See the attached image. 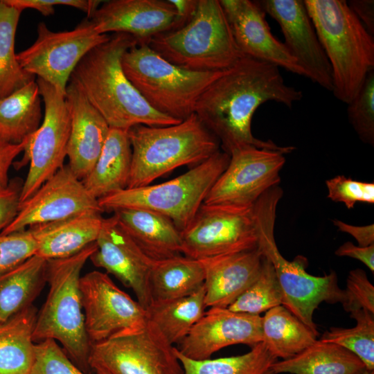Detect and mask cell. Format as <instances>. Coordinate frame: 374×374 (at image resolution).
Wrapping results in <instances>:
<instances>
[{
	"label": "cell",
	"mask_w": 374,
	"mask_h": 374,
	"mask_svg": "<svg viewBox=\"0 0 374 374\" xmlns=\"http://www.w3.org/2000/svg\"><path fill=\"white\" fill-rule=\"evenodd\" d=\"M348 118L361 141L374 145V69L371 71L361 89L348 104Z\"/></svg>",
	"instance_id": "38"
},
{
	"label": "cell",
	"mask_w": 374,
	"mask_h": 374,
	"mask_svg": "<svg viewBox=\"0 0 374 374\" xmlns=\"http://www.w3.org/2000/svg\"><path fill=\"white\" fill-rule=\"evenodd\" d=\"M175 348L148 319L137 330L91 344L89 364L112 374H184Z\"/></svg>",
	"instance_id": "12"
},
{
	"label": "cell",
	"mask_w": 374,
	"mask_h": 374,
	"mask_svg": "<svg viewBox=\"0 0 374 374\" xmlns=\"http://www.w3.org/2000/svg\"><path fill=\"white\" fill-rule=\"evenodd\" d=\"M347 3L370 35L374 36V1L350 0Z\"/></svg>",
	"instance_id": "48"
},
{
	"label": "cell",
	"mask_w": 374,
	"mask_h": 374,
	"mask_svg": "<svg viewBox=\"0 0 374 374\" xmlns=\"http://www.w3.org/2000/svg\"><path fill=\"white\" fill-rule=\"evenodd\" d=\"M39 93L44 105L42 123L30 138L18 168L29 164L21 192V204L64 164L70 132V116L65 96L53 85L37 78Z\"/></svg>",
	"instance_id": "13"
},
{
	"label": "cell",
	"mask_w": 374,
	"mask_h": 374,
	"mask_svg": "<svg viewBox=\"0 0 374 374\" xmlns=\"http://www.w3.org/2000/svg\"><path fill=\"white\" fill-rule=\"evenodd\" d=\"M37 33L34 43L17 53L18 62L25 71L53 85L64 96L79 62L110 37L107 34L98 33L88 18L73 30L57 32L41 22Z\"/></svg>",
	"instance_id": "11"
},
{
	"label": "cell",
	"mask_w": 374,
	"mask_h": 374,
	"mask_svg": "<svg viewBox=\"0 0 374 374\" xmlns=\"http://www.w3.org/2000/svg\"><path fill=\"white\" fill-rule=\"evenodd\" d=\"M357 323L349 328L331 327L320 341L338 344L355 354L366 370L374 371V314L362 309L350 313Z\"/></svg>",
	"instance_id": "36"
},
{
	"label": "cell",
	"mask_w": 374,
	"mask_h": 374,
	"mask_svg": "<svg viewBox=\"0 0 374 374\" xmlns=\"http://www.w3.org/2000/svg\"><path fill=\"white\" fill-rule=\"evenodd\" d=\"M137 41L127 33H114L89 51L70 80L82 91L110 128L127 131L137 125L162 127L181 121L152 109L123 70V54Z\"/></svg>",
	"instance_id": "2"
},
{
	"label": "cell",
	"mask_w": 374,
	"mask_h": 374,
	"mask_svg": "<svg viewBox=\"0 0 374 374\" xmlns=\"http://www.w3.org/2000/svg\"><path fill=\"white\" fill-rule=\"evenodd\" d=\"M262 341V317L211 308L178 344L179 352L194 359L211 358L217 351L235 344L251 348Z\"/></svg>",
	"instance_id": "19"
},
{
	"label": "cell",
	"mask_w": 374,
	"mask_h": 374,
	"mask_svg": "<svg viewBox=\"0 0 374 374\" xmlns=\"http://www.w3.org/2000/svg\"><path fill=\"white\" fill-rule=\"evenodd\" d=\"M302 97L300 90L285 82L278 66L244 55L205 89L194 114L229 154L243 146L285 154L292 152L294 147L256 138L251 132L252 117L259 106L268 101L291 108Z\"/></svg>",
	"instance_id": "1"
},
{
	"label": "cell",
	"mask_w": 374,
	"mask_h": 374,
	"mask_svg": "<svg viewBox=\"0 0 374 374\" xmlns=\"http://www.w3.org/2000/svg\"><path fill=\"white\" fill-rule=\"evenodd\" d=\"M113 213L151 260L157 261L181 254L180 231L167 217L142 208H121Z\"/></svg>",
	"instance_id": "25"
},
{
	"label": "cell",
	"mask_w": 374,
	"mask_h": 374,
	"mask_svg": "<svg viewBox=\"0 0 374 374\" xmlns=\"http://www.w3.org/2000/svg\"><path fill=\"white\" fill-rule=\"evenodd\" d=\"M91 368L94 371L96 374H112L105 368L100 366H92Z\"/></svg>",
	"instance_id": "50"
},
{
	"label": "cell",
	"mask_w": 374,
	"mask_h": 374,
	"mask_svg": "<svg viewBox=\"0 0 374 374\" xmlns=\"http://www.w3.org/2000/svg\"><path fill=\"white\" fill-rule=\"evenodd\" d=\"M4 1L19 10L34 9L44 16H49L55 12L56 6L73 7L87 14L90 17L100 6L101 1L95 0H4Z\"/></svg>",
	"instance_id": "43"
},
{
	"label": "cell",
	"mask_w": 374,
	"mask_h": 374,
	"mask_svg": "<svg viewBox=\"0 0 374 374\" xmlns=\"http://www.w3.org/2000/svg\"><path fill=\"white\" fill-rule=\"evenodd\" d=\"M230 155L220 150L169 181L125 188L98 199L104 211L142 208L169 218L179 231L191 223L211 188L226 169Z\"/></svg>",
	"instance_id": "9"
},
{
	"label": "cell",
	"mask_w": 374,
	"mask_h": 374,
	"mask_svg": "<svg viewBox=\"0 0 374 374\" xmlns=\"http://www.w3.org/2000/svg\"><path fill=\"white\" fill-rule=\"evenodd\" d=\"M204 269L199 260L181 254L154 261L150 288L152 301L188 296L203 286Z\"/></svg>",
	"instance_id": "31"
},
{
	"label": "cell",
	"mask_w": 374,
	"mask_h": 374,
	"mask_svg": "<svg viewBox=\"0 0 374 374\" xmlns=\"http://www.w3.org/2000/svg\"><path fill=\"white\" fill-rule=\"evenodd\" d=\"M42 97L35 80L0 98V139L19 144L29 139L40 126Z\"/></svg>",
	"instance_id": "30"
},
{
	"label": "cell",
	"mask_w": 374,
	"mask_h": 374,
	"mask_svg": "<svg viewBox=\"0 0 374 374\" xmlns=\"http://www.w3.org/2000/svg\"><path fill=\"white\" fill-rule=\"evenodd\" d=\"M37 312L32 305L0 321V374H31L36 356L33 332Z\"/></svg>",
	"instance_id": "27"
},
{
	"label": "cell",
	"mask_w": 374,
	"mask_h": 374,
	"mask_svg": "<svg viewBox=\"0 0 374 374\" xmlns=\"http://www.w3.org/2000/svg\"><path fill=\"white\" fill-rule=\"evenodd\" d=\"M36 243L26 229L10 233H0V274L35 255Z\"/></svg>",
	"instance_id": "40"
},
{
	"label": "cell",
	"mask_w": 374,
	"mask_h": 374,
	"mask_svg": "<svg viewBox=\"0 0 374 374\" xmlns=\"http://www.w3.org/2000/svg\"><path fill=\"white\" fill-rule=\"evenodd\" d=\"M332 69L335 98L347 105L374 69V39L344 0H305Z\"/></svg>",
	"instance_id": "3"
},
{
	"label": "cell",
	"mask_w": 374,
	"mask_h": 374,
	"mask_svg": "<svg viewBox=\"0 0 374 374\" xmlns=\"http://www.w3.org/2000/svg\"><path fill=\"white\" fill-rule=\"evenodd\" d=\"M127 134L132 148L128 188L150 185L179 167L195 166L220 147L219 140L195 114L172 125H134Z\"/></svg>",
	"instance_id": "5"
},
{
	"label": "cell",
	"mask_w": 374,
	"mask_h": 374,
	"mask_svg": "<svg viewBox=\"0 0 374 374\" xmlns=\"http://www.w3.org/2000/svg\"><path fill=\"white\" fill-rule=\"evenodd\" d=\"M47 260L34 255L0 274V321L33 305L46 280Z\"/></svg>",
	"instance_id": "29"
},
{
	"label": "cell",
	"mask_w": 374,
	"mask_h": 374,
	"mask_svg": "<svg viewBox=\"0 0 374 374\" xmlns=\"http://www.w3.org/2000/svg\"><path fill=\"white\" fill-rule=\"evenodd\" d=\"M274 374H362L364 363L346 348L316 340L298 355L271 366Z\"/></svg>",
	"instance_id": "28"
},
{
	"label": "cell",
	"mask_w": 374,
	"mask_h": 374,
	"mask_svg": "<svg viewBox=\"0 0 374 374\" xmlns=\"http://www.w3.org/2000/svg\"><path fill=\"white\" fill-rule=\"evenodd\" d=\"M31 374H85L54 340L36 343V356Z\"/></svg>",
	"instance_id": "39"
},
{
	"label": "cell",
	"mask_w": 374,
	"mask_h": 374,
	"mask_svg": "<svg viewBox=\"0 0 374 374\" xmlns=\"http://www.w3.org/2000/svg\"><path fill=\"white\" fill-rule=\"evenodd\" d=\"M24 181L19 178L10 181L5 188L0 190V233L17 217L21 204V192Z\"/></svg>",
	"instance_id": "44"
},
{
	"label": "cell",
	"mask_w": 374,
	"mask_h": 374,
	"mask_svg": "<svg viewBox=\"0 0 374 374\" xmlns=\"http://www.w3.org/2000/svg\"><path fill=\"white\" fill-rule=\"evenodd\" d=\"M338 256H347L363 262L373 273L374 272V244L360 247L346 242L335 251Z\"/></svg>",
	"instance_id": "46"
},
{
	"label": "cell",
	"mask_w": 374,
	"mask_h": 374,
	"mask_svg": "<svg viewBox=\"0 0 374 374\" xmlns=\"http://www.w3.org/2000/svg\"><path fill=\"white\" fill-rule=\"evenodd\" d=\"M148 44L170 63L195 72L225 71L244 56L219 0H198L186 24L153 37Z\"/></svg>",
	"instance_id": "7"
},
{
	"label": "cell",
	"mask_w": 374,
	"mask_h": 374,
	"mask_svg": "<svg viewBox=\"0 0 374 374\" xmlns=\"http://www.w3.org/2000/svg\"><path fill=\"white\" fill-rule=\"evenodd\" d=\"M96 242L67 258L47 260L49 291L37 312L33 340L59 342L83 370L89 367L91 342L87 335L80 280L82 269L96 249Z\"/></svg>",
	"instance_id": "6"
},
{
	"label": "cell",
	"mask_w": 374,
	"mask_h": 374,
	"mask_svg": "<svg viewBox=\"0 0 374 374\" xmlns=\"http://www.w3.org/2000/svg\"><path fill=\"white\" fill-rule=\"evenodd\" d=\"M80 289L91 344L137 330L148 321L146 309L120 289L107 273L93 271L82 276Z\"/></svg>",
	"instance_id": "15"
},
{
	"label": "cell",
	"mask_w": 374,
	"mask_h": 374,
	"mask_svg": "<svg viewBox=\"0 0 374 374\" xmlns=\"http://www.w3.org/2000/svg\"><path fill=\"white\" fill-rule=\"evenodd\" d=\"M29 139L19 144H13L0 139V190L9 184L10 168L14 164L17 157L24 152Z\"/></svg>",
	"instance_id": "45"
},
{
	"label": "cell",
	"mask_w": 374,
	"mask_h": 374,
	"mask_svg": "<svg viewBox=\"0 0 374 374\" xmlns=\"http://www.w3.org/2000/svg\"><path fill=\"white\" fill-rule=\"evenodd\" d=\"M327 197L335 202L344 203L348 209L357 202L374 203V184L353 180L337 175L326 181Z\"/></svg>",
	"instance_id": "41"
},
{
	"label": "cell",
	"mask_w": 374,
	"mask_h": 374,
	"mask_svg": "<svg viewBox=\"0 0 374 374\" xmlns=\"http://www.w3.org/2000/svg\"><path fill=\"white\" fill-rule=\"evenodd\" d=\"M65 100L70 116L68 166L82 180L98 160L110 127L71 80L66 89Z\"/></svg>",
	"instance_id": "22"
},
{
	"label": "cell",
	"mask_w": 374,
	"mask_h": 374,
	"mask_svg": "<svg viewBox=\"0 0 374 374\" xmlns=\"http://www.w3.org/2000/svg\"><path fill=\"white\" fill-rule=\"evenodd\" d=\"M22 10L0 0V98L36 78L25 71L15 51V35Z\"/></svg>",
	"instance_id": "35"
},
{
	"label": "cell",
	"mask_w": 374,
	"mask_h": 374,
	"mask_svg": "<svg viewBox=\"0 0 374 374\" xmlns=\"http://www.w3.org/2000/svg\"><path fill=\"white\" fill-rule=\"evenodd\" d=\"M131 163L132 148L127 131L110 128L98 160L82 181L98 200L127 187Z\"/></svg>",
	"instance_id": "26"
},
{
	"label": "cell",
	"mask_w": 374,
	"mask_h": 374,
	"mask_svg": "<svg viewBox=\"0 0 374 374\" xmlns=\"http://www.w3.org/2000/svg\"><path fill=\"white\" fill-rule=\"evenodd\" d=\"M283 190L274 186L265 192L253 204L258 235V248L274 267L280 285L283 305L319 335L313 321L314 310L322 302L330 304L342 303L344 290L338 285L334 271L323 276L306 271L308 260L299 255L290 261L279 251L274 238V225L277 205Z\"/></svg>",
	"instance_id": "4"
},
{
	"label": "cell",
	"mask_w": 374,
	"mask_h": 374,
	"mask_svg": "<svg viewBox=\"0 0 374 374\" xmlns=\"http://www.w3.org/2000/svg\"><path fill=\"white\" fill-rule=\"evenodd\" d=\"M262 10L279 24L283 43L306 78L332 91L331 66L303 0L257 1Z\"/></svg>",
	"instance_id": "17"
},
{
	"label": "cell",
	"mask_w": 374,
	"mask_h": 374,
	"mask_svg": "<svg viewBox=\"0 0 374 374\" xmlns=\"http://www.w3.org/2000/svg\"><path fill=\"white\" fill-rule=\"evenodd\" d=\"M362 374H374V371L366 370Z\"/></svg>",
	"instance_id": "51"
},
{
	"label": "cell",
	"mask_w": 374,
	"mask_h": 374,
	"mask_svg": "<svg viewBox=\"0 0 374 374\" xmlns=\"http://www.w3.org/2000/svg\"><path fill=\"white\" fill-rule=\"evenodd\" d=\"M283 299V292L274 267L263 256L258 277L227 308L237 312L260 315L282 305Z\"/></svg>",
	"instance_id": "37"
},
{
	"label": "cell",
	"mask_w": 374,
	"mask_h": 374,
	"mask_svg": "<svg viewBox=\"0 0 374 374\" xmlns=\"http://www.w3.org/2000/svg\"><path fill=\"white\" fill-rule=\"evenodd\" d=\"M99 34L127 33L138 43L177 28L174 6L163 0H112L103 3L88 18Z\"/></svg>",
	"instance_id": "20"
},
{
	"label": "cell",
	"mask_w": 374,
	"mask_h": 374,
	"mask_svg": "<svg viewBox=\"0 0 374 374\" xmlns=\"http://www.w3.org/2000/svg\"><path fill=\"white\" fill-rule=\"evenodd\" d=\"M85 212L103 211L66 164L20 204L17 217L1 233L24 231Z\"/></svg>",
	"instance_id": "16"
},
{
	"label": "cell",
	"mask_w": 374,
	"mask_h": 374,
	"mask_svg": "<svg viewBox=\"0 0 374 374\" xmlns=\"http://www.w3.org/2000/svg\"><path fill=\"white\" fill-rule=\"evenodd\" d=\"M204 285L194 293L181 298L154 300L146 309L154 323L172 345L179 344L205 312Z\"/></svg>",
	"instance_id": "33"
},
{
	"label": "cell",
	"mask_w": 374,
	"mask_h": 374,
	"mask_svg": "<svg viewBox=\"0 0 374 374\" xmlns=\"http://www.w3.org/2000/svg\"><path fill=\"white\" fill-rule=\"evenodd\" d=\"M96 246L89 258L93 265L131 289L136 301L147 309L152 301L150 275L154 260L139 248L114 215L103 218Z\"/></svg>",
	"instance_id": "18"
},
{
	"label": "cell",
	"mask_w": 374,
	"mask_h": 374,
	"mask_svg": "<svg viewBox=\"0 0 374 374\" xmlns=\"http://www.w3.org/2000/svg\"><path fill=\"white\" fill-rule=\"evenodd\" d=\"M253 206L203 204L188 226L180 231L181 253L203 260L257 248Z\"/></svg>",
	"instance_id": "10"
},
{
	"label": "cell",
	"mask_w": 374,
	"mask_h": 374,
	"mask_svg": "<svg viewBox=\"0 0 374 374\" xmlns=\"http://www.w3.org/2000/svg\"><path fill=\"white\" fill-rule=\"evenodd\" d=\"M175 351L184 374H274L271 366L278 360L262 341L240 355L204 360L188 358L176 347Z\"/></svg>",
	"instance_id": "34"
},
{
	"label": "cell",
	"mask_w": 374,
	"mask_h": 374,
	"mask_svg": "<svg viewBox=\"0 0 374 374\" xmlns=\"http://www.w3.org/2000/svg\"><path fill=\"white\" fill-rule=\"evenodd\" d=\"M121 64L127 79L152 109L180 121L194 114L199 96L224 72L181 69L145 42H137L129 48Z\"/></svg>",
	"instance_id": "8"
},
{
	"label": "cell",
	"mask_w": 374,
	"mask_h": 374,
	"mask_svg": "<svg viewBox=\"0 0 374 374\" xmlns=\"http://www.w3.org/2000/svg\"><path fill=\"white\" fill-rule=\"evenodd\" d=\"M85 212L56 222L29 228L35 243V255L46 260L70 257L94 243L103 217Z\"/></svg>",
	"instance_id": "24"
},
{
	"label": "cell",
	"mask_w": 374,
	"mask_h": 374,
	"mask_svg": "<svg viewBox=\"0 0 374 374\" xmlns=\"http://www.w3.org/2000/svg\"><path fill=\"white\" fill-rule=\"evenodd\" d=\"M262 259L257 247L199 260L204 269L206 308H228L258 277Z\"/></svg>",
	"instance_id": "23"
},
{
	"label": "cell",
	"mask_w": 374,
	"mask_h": 374,
	"mask_svg": "<svg viewBox=\"0 0 374 374\" xmlns=\"http://www.w3.org/2000/svg\"><path fill=\"white\" fill-rule=\"evenodd\" d=\"M220 2L235 41L244 55L306 77L285 44L272 35L265 19V12L257 1L220 0Z\"/></svg>",
	"instance_id": "21"
},
{
	"label": "cell",
	"mask_w": 374,
	"mask_h": 374,
	"mask_svg": "<svg viewBox=\"0 0 374 374\" xmlns=\"http://www.w3.org/2000/svg\"><path fill=\"white\" fill-rule=\"evenodd\" d=\"M332 222L342 232L352 235L357 242L358 246L368 247L374 244V225L354 226L339 220H333Z\"/></svg>",
	"instance_id": "47"
},
{
	"label": "cell",
	"mask_w": 374,
	"mask_h": 374,
	"mask_svg": "<svg viewBox=\"0 0 374 374\" xmlns=\"http://www.w3.org/2000/svg\"><path fill=\"white\" fill-rule=\"evenodd\" d=\"M262 342L277 359L291 358L317 340V335L283 305L262 317Z\"/></svg>",
	"instance_id": "32"
},
{
	"label": "cell",
	"mask_w": 374,
	"mask_h": 374,
	"mask_svg": "<svg viewBox=\"0 0 374 374\" xmlns=\"http://www.w3.org/2000/svg\"><path fill=\"white\" fill-rule=\"evenodd\" d=\"M341 305L348 313L364 309L374 314V286L362 269L351 270L346 280Z\"/></svg>",
	"instance_id": "42"
},
{
	"label": "cell",
	"mask_w": 374,
	"mask_h": 374,
	"mask_svg": "<svg viewBox=\"0 0 374 374\" xmlns=\"http://www.w3.org/2000/svg\"><path fill=\"white\" fill-rule=\"evenodd\" d=\"M169 1L174 6L177 12V28L183 26L190 19L198 3V0H169Z\"/></svg>",
	"instance_id": "49"
},
{
	"label": "cell",
	"mask_w": 374,
	"mask_h": 374,
	"mask_svg": "<svg viewBox=\"0 0 374 374\" xmlns=\"http://www.w3.org/2000/svg\"><path fill=\"white\" fill-rule=\"evenodd\" d=\"M285 154L253 146L233 150L229 162L203 204L252 206L270 188L278 186Z\"/></svg>",
	"instance_id": "14"
}]
</instances>
